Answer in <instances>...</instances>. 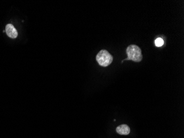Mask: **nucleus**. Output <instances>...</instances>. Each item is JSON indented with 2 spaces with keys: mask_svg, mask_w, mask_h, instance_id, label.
<instances>
[{
  "mask_svg": "<svg viewBox=\"0 0 184 138\" xmlns=\"http://www.w3.org/2000/svg\"><path fill=\"white\" fill-rule=\"evenodd\" d=\"M126 53L128 57L125 60L140 62L143 59L141 49L136 45H130L128 46L126 49Z\"/></svg>",
  "mask_w": 184,
  "mask_h": 138,
  "instance_id": "nucleus-1",
  "label": "nucleus"
},
{
  "mask_svg": "<svg viewBox=\"0 0 184 138\" xmlns=\"http://www.w3.org/2000/svg\"><path fill=\"white\" fill-rule=\"evenodd\" d=\"M96 60L99 64L106 67L110 65L113 61V57L106 50H101L96 56Z\"/></svg>",
  "mask_w": 184,
  "mask_h": 138,
  "instance_id": "nucleus-2",
  "label": "nucleus"
},
{
  "mask_svg": "<svg viewBox=\"0 0 184 138\" xmlns=\"http://www.w3.org/2000/svg\"><path fill=\"white\" fill-rule=\"evenodd\" d=\"M5 31L7 35L11 38H16L18 36L17 31L12 24L6 25Z\"/></svg>",
  "mask_w": 184,
  "mask_h": 138,
  "instance_id": "nucleus-3",
  "label": "nucleus"
},
{
  "mask_svg": "<svg viewBox=\"0 0 184 138\" xmlns=\"http://www.w3.org/2000/svg\"><path fill=\"white\" fill-rule=\"evenodd\" d=\"M116 131L120 135H127L130 133V127L126 124H122L116 128Z\"/></svg>",
  "mask_w": 184,
  "mask_h": 138,
  "instance_id": "nucleus-4",
  "label": "nucleus"
},
{
  "mask_svg": "<svg viewBox=\"0 0 184 138\" xmlns=\"http://www.w3.org/2000/svg\"><path fill=\"white\" fill-rule=\"evenodd\" d=\"M155 44H156V46L157 47L162 46L164 44L163 39L160 38H158L155 41Z\"/></svg>",
  "mask_w": 184,
  "mask_h": 138,
  "instance_id": "nucleus-5",
  "label": "nucleus"
}]
</instances>
